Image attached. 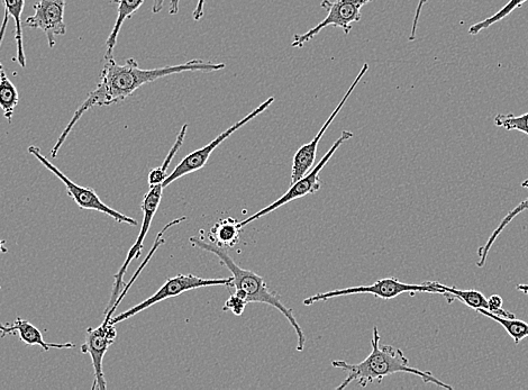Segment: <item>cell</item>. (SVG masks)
<instances>
[{
  "label": "cell",
  "instance_id": "1",
  "mask_svg": "<svg viewBox=\"0 0 528 390\" xmlns=\"http://www.w3.org/2000/svg\"><path fill=\"white\" fill-rule=\"evenodd\" d=\"M106 63L100 75L97 87L91 92L86 101L81 104L72 116L67 128L63 130L57 143L51 150V157L57 158L63 143L74 130L81 117L94 107L109 106L124 102L143 85L153 83L161 78L184 72H215L225 68L224 63H213L202 59H194L182 65L169 66L158 69H141L138 61L127 59L124 65H118L114 57L105 59Z\"/></svg>",
  "mask_w": 528,
  "mask_h": 390
},
{
  "label": "cell",
  "instance_id": "2",
  "mask_svg": "<svg viewBox=\"0 0 528 390\" xmlns=\"http://www.w3.org/2000/svg\"><path fill=\"white\" fill-rule=\"evenodd\" d=\"M380 340L379 330L375 326L371 339L372 351L360 364L353 365L343 360L332 361L334 368L348 373L347 379L336 389H344L353 382H358L361 387H367L369 384L380 383L382 379L398 373L415 375L422 378L424 383L434 384L444 389H453L452 386L441 382L431 373L409 366V360L403 350L393 346H381Z\"/></svg>",
  "mask_w": 528,
  "mask_h": 390
},
{
  "label": "cell",
  "instance_id": "3",
  "mask_svg": "<svg viewBox=\"0 0 528 390\" xmlns=\"http://www.w3.org/2000/svg\"><path fill=\"white\" fill-rule=\"evenodd\" d=\"M191 246L204 250L209 253H213L218 259H220L223 265L232 272L233 287L236 290H242L247 295L248 303H260L266 304L273 308H276L282 315H284L294 328L297 335V351L303 352L306 344V337L302 326L298 323L293 310H290L287 306L282 304L281 299L270 292L266 281L256 274V272L245 270L236 263L233 258L229 255V252L225 248L216 246L214 243L206 242L204 239L199 237H191L189 239Z\"/></svg>",
  "mask_w": 528,
  "mask_h": 390
},
{
  "label": "cell",
  "instance_id": "4",
  "mask_svg": "<svg viewBox=\"0 0 528 390\" xmlns=\"http://www.w3.org/2000/svg\"><path fill=\"white\" fill-rule=\"evenodd\" d=\"M415 293L445 295L442 289L435 287L432 284V281H427V283L422 285H409L402 283V281L398 280L397 278H385L380 279L376 281L375 284L368 286L336 289L331 290V292L316 294L312 297L304 299L303 304L305 306H312L315 303L329 301V299L332 298L359 294H370L377 298L386 299V301H389V299H394L402 294Z\"/></svg>",
  "mask_w": 528,
  "mask_h": 390
},
{
  "label": "cell",
  "instance_id": "5",
  "mask_svg": "<svg viewBox=\"0 0 528 390\" xmlns=\"http://www.w3.org/2000/svg\"><path fill=\"white\" fill-rule=\"evenodd\" d=\"M352 138V132L343 131L340 135V138L334 142L332 148L327 151L322 160L318 162L317 165L311 171H308L307 174L303 178L297 180L296 183L291 184L287 192L280 198H278L276 202H273L269 206L264 207L263 210L258 211L256 214H253L249 217L248 220H243L242 222H239L240 228L243 229L244 226H247L248 224L254 221L260 220L261 217L278 210V208L281 206L294 202L295 199L303 198L307 195H313L317 192H320V189L322 187L320 179L321 171L324 169L327 163H329V161L332 159L335 152L339 150L341 145Z\"/></svg>",
  "mask_w": 528,
  "mask_h": 390
},
{
  "label": "cell",
  "instance_id": "6",
  "mask_svg": "<svg viewBox=\"0 0 528 390\" xmlns=\"http://www.w3.org/2000/svg\"><path fill=\"white\" fill-rule=\"evenodd\" d=\"M214 286L233 287V277L223 279H205L194 275H177L176 277L169 278L156 294H153L148 299H145V301L142 303L130 308V310L115 316L114 319L112 317L111 323L116 325L123 321L129 320L131 317L148 310V308L153 305L166 301V299L190 292V290Z\"/></svg>",
  "mask_w": 528,
  "mask_h": 390
},
{
  "label": "cell",
  "instance_id": "7",
  "mask_svg": "<svg viewBox=\"0 0 528 390\" xmlns=\"http://www.w3.org/2000/svg\"><path fill=\"white\" fill-rule=\"evenodd\" d=\"M29 153L38 159L45 168L49 169L54 176H57L62 183L65 184L68 195L74 199V202L79 206L80 210L104 213L109 217H112V219L118 223H125L131 226L139 225V223L132 219V217L126 216L106 205L102 199L99 198L93 188L80 186L74 183V181H72L67 175L63 174L60 169L43 156L40 148L31 145Z\"/></svg>",
  "mask_w": 528,
  "mask_h": 390
},
{
  "label": "cell",
  "instance_id": "8",
  "mask_svg": "<svg viewBox=\"0 0 528 390\" xmlns=\"http://www.w3.org/2000/svg\"><path fill=\"white\" fill-rule=\"evenodd\" d=\"M371 0H323L321 7L327 12L324 20L304 34H295L291 43L293 48H303L304 45L312 41L316 35L320 34L325 27H340L345 35L352 30V24L361 21V9L370 3Z\"/></svg>",
  "mask_w": 528,
  "mask_h": 390
},
{
  "label": "cell",
  "instance_id": "9",
  "mask_svg": "<svg viewBox=\"0 0 528 390\" xmlns=\"http://www.w3.org/2000/svg\"><path fill=\"white\" fill-rule=\"evenodd\" d=\"M275 101V97H269L267 101L258 106L256 110L245 116L244 119L238 123L232 125L231 128L225 130L222 134L218 135L216 139L209 142L205 147L189 153L188 156L180 161L179 165L171 172V175L167 177L162 186L166 188L172 183H175L176 180L203 169L209 158H211L212 153L220 147L225 140L229 139L233 133L243 128L244 125H247L249 122L256 119L260 114L266 112Z\"/></svg>",
  "mask_w": 528,
  "mask_h": 390
},
{
  "label": "cell",
  "instance_id": "10",
  "mask_svg": "<svg viewBox=\"0 0 528 390\" xmlns=\"http://www.w3.org/2000/svg\"><path fill=\"white\" fill-rule=\"evenodd\" d=\"M163 189H165V187H163L162 185L152 186L150 187V190L147 195H145L143 198L141 206L143 212V222L141 226V231L139 233L138 239H136L135 243L133 244L129 255H127L123 266L120 270H118L117 274L114 277L115 283L113 287L111 302L108 303L105 314L109 310H111V308L115 305L118 296H120L122 289L125 286L124 276L126 274L127 269H129L131 262L134 259H139L141 256L144 240L145 238H147L154 216H156L159 210V206L161 204Z\"/></svg>",
  "mask_w": 528,
  "mask_h": 390
},
{
  "label": "cell",
  "instance_id": "11",
  "mask_svg": "<svg viewBox=\"0 0 528 390\" xmlns=\"http://www.w3.org/2000/svg\"><path fill=\"white\" fill-rule=\"evenodd\" d=\"M117 339V331L111 320L104 319L98 328H89L86 332V340L80 351L87 353L93 360L95 380L91 389L105 390L106 380L103 371V361L108 349L113 346Z\"/></svg>",
  "mask_w": 528,
  "mask_h": 390
},
{
  "label": "cell",
  "instance_id": "12",
  "mask_svg": "<svg viewBox=\"0 0 528 390\" xmlns=\"http://www.w3.org/2000/svg\"><path fill=\"white\" fill-rule=\"evenodd\" d=\"M67 0H39L34 5V14L27 17L24 26L40 30L47 35L49 47H56V36L65 35V9Z\"/></svg>",
  "mask_w": 528,
  "mask_h": 390
},
{
  "label": "cell",
  "instance_id": "13",
  "mask_svg": "<svg viewBox=\"0 0 528 390\" xmlns=\"http://www.w3.org/2000/svg\"><path fill=\"white\" fill-rule=\"evenodd\" d=\"M368 70V63H364L362 69L359 72V75L353 81V84L349 88L348 92L345 93L340 104L336 106L334 112L324 123L320 132H318V134L311 142L303 145V147H300L295 153L293 161V171H291V184L296 183L297 180L303 178L308 171H311L314 168V163L317 157L318 144H320L323 135L325 134L327 129L330 128L331 124L335 120V117L339 115L345 103L348 102V99L353 94L354 89L357 88V86L360 84V81L363 79L364 76H366Z\"/></svg>",
  "mask_w": 528,
  "mask_h": 390
},
{
  "label": "cell",
  "instance_id": "14",
  "mask_svg": "<svg viewBox=\"0 0 528 390\" xmlns=\"http://www.w3.org/2000/svg\"><path fill=\"white\" fill-rule=\"evenodd\" d=\"M7 334H18V337H20L26 346H39L44 351H49L51 349H74L76 347L75 344L71 342L63 344L45 342L42 332L29 321L21 319V317H17V320L13 325L0 323V337L5 338Z\"/></svg>",
  "mask_w": 528,
  "mask_h": 390
},
{
  "label": "cell",
  "instance_id": "15",
  "mask_svg": "<svg viewBox=\"0 0 528 390\" xmlns=\"http://www.w3.org/2000/svg\"><path fill=\"white\" fill-rule=\"evenodd\" d=\"M145 0H114L118 7V15L111 35L106 41L105 59L113 57V52L117 42L118 35H120L122 26L126 20L139 11Z\"/></svg>",
  "mask_w": 528,
  "mask_h": 390
},
{
  "label": "cell",
  "instance_id": "16",
  "mask_svg": "<svg viewBox=\"0 0 528 390\" xmlns=\"http://www.w3.org/2000/svg\"><path fill=\"white\" fill-rule=\"evenodd\" d=\"M241 231L239 222L229 217L215 223L209 233V240L218 247L233 248L240 241Z\"/></svg>",
  "mask_w": 528,
  "mask_h": 390
},
{
  "label": "cell",
  "instance_id": "17",
  "mask_svg": "<svg viewBox=\"0 0 528 390\" xmlns=\"http://www.w3.org/2000/svg\"><path fill=\"white\" fill-rule=\"evenodd\" d=\"M5 11L13 17L15 22V41L17 47L16 61L22 68L26 67V57L23 43L22 15L25 7V0H4Z\"/></svg>",
  "mask_w": 528,
  "mask_h": 390
},
{
  "label": "cell",
  "instance_id": "18",
  "mask_svg": "<svg viewBox=\"0 0 528 390\" xmlns=\"http://www.w3.org/2000/svg\"><path fill=\"white\" fill-rule=\"evenodd\" d=\"M522 187L528 189V178L523 181ZM528 210V197L525 199L524 202L521 204H518L514 210L509 212L502 222L498 225V228L491 233L490 238L485 243L484 247H481L478 251L479 261H478V267L482 268L485 266V263L487 261L489 252L491 247L494 246V243L498 239L499 235L502 234V232L507 228V225L511 223L517 215H520L521 213Z\"/></svg>",
  "mask_w": 528,
  "mask_h": 390
},
{
  "label": "cell",
  "instance_id": "19",
  "mask_svg": "<svg viewBox=\"0 0 528 390\" xmlns=\"http://www.w3.org/2000/svg\"><path fill=\"white\" fill-rule=\"evenodd\" d=\"M20 102V96H18L17 89L11 80L6 76L5 70L0 76V108L6 117V120L11 123L15 108Z\"/></svg>",
  "mask_w": 528,
  "mask_h": 390
},
{
  "label": "cell",
  "instance_id": "20",
  "mask_svg": "<svg viewBox=\"0 0 528 390\" xmlns=\"http://www.w3.org/2000/svg\"><path fill=\"white\" fill-rule=\"evenodd\" d=\"M479 314L485 315L488 319L502 325L509 337L513 338L515 344H520L524 339L528 338V323L515 319H506V317L497 316L490 313L485 308H478L476 310Z\"/></svg>",
  "mask_w": 528,
  "mask_h": 390
},
{
  "label": "cell",
  "instance_id": "21",
  "mask_svg": "<svg viewBox=\"0 0 528 390\" xmlns=\"http://www.w3.org/2000/svg\"><path fill=\"white\" fill-rule=\"evenodd\" d=\"M432 284L442 289L445 295H452L454 298L459 299L460 302L472 308V310L476 311L478 308L488 310V299L478 292V290H461L436 283V281H432Z\"/></svg>",
  "mask_w": 528,
  "mask_h": 390
},
{
  "label": "cell",
  "instance_id": "22",
  "mask_svg": "<svg viewBox=\"0 0 528 390\" xmlns=\"http://www.w3.org/2000/svg\"><path fill=\"white\" fill-rule=\"evenodd\" d=\"M187 130H188V124H185L184 126H182V129L177 136L174 147H172L171 150L169 151L168 156L166 157V160L163 161L162 163V166L150 171V174H149L150 187L162 185L163 183H165V180L169 176L167 174L168 168L171 165L172 159L175 158L176 154L182 147V144H184Z\"/></svg>",
  "mask_w": 528,
  "mask_h": 390
},
{
  "label": "cell",
  "instance_id": "23",
  "mask_svg": "<svg viewBox=\"0 0 528 390\" xmlns=\"http://www.w3.org/2000/svg\"><path fill=\"white\" fill-rule=\"evenodd\" d=\"M527 0H509V3L504 6L498 13L493 16L486 18L485 21L479 22L475 25L470 26L469 34L477 35L482 31L489 29L490 26L503 21L505 17L511 15L515 9L522 7Z\"/></svg>",
  "mask_w": 528,
  "mask_h": 390
},
{
  "label": "cell",
  "instance_id": "24",
  "mask_svg": "<svg viewBox=\"0 0 528 390\" xmlns=\"http://www.w3.org/2000/svg\"><path fill=\"white\" fill-rule=\"evenodd\" d=\"M495 125L507 131H518L528 135V112L515 116L513 114H498Z\"/></svg>",
  "mask_w": 528,
  "mask_h": 390
},
{
  "label": "cell",
  "instance_id": "25",
  "mask_svg": "<svg viewBox=\"0 0 528 390\" xmlns=\"http://www.w3.org/2000/svg\"><path fill=\"white\" fill-rule=\"evenodd\" d=\"M248 304L249 303L245 301L244 298L234 293L233 295L230 296L229 299H227L223 307V311L224 312L230 311L235 316H241L244 313L245 308H247Z\"/></svg>",
  "mask_w": 528,
  "mask_h": 390
},
{
  "label": "cell",
  "instance_id": "26",
  "mask_svg": "<svg viewBox=\"0 0 528 390\" xmlns=\"http://www.w3.org/2000/svg\"><path fill=\"white\" fill-rule=\"evenodd\" d=\"M488 311L497 316L506 317V319H515V315L507 312L503 308V298L498 295H493L488 298Z\"/></svg>",
  "mask_w": 528,
  "mask_h": 390
},
{
  "label": "cell",
  "instance_id": "27",
  "mask_svg": "<svg viewBox=\"0 0 528 390\" xmlns=\"http://www.w3.org/2000/svg\"><path fill=\"white\" fill-rule=\"evenodd\" d=\"M426 2H427V0H420V2H418L417 8H416V12H415V17H414V22H413V26H412L411 35H409V41H414L416 39V32H417L418 22H420L422 9L425 6Z\"/></svg>",
  "mask_w": 528,
  "mask_h": 390
},
{
  "label": "cell",
  "instance_id": "28",
  "mask_svg": "<svg viewBox=\"0 0 528 390\" xmlns=\"http://www.w3.org/2000/svg\"><path fill=\"white\" fill-rule=\"evenodd\" d=\"M9 17L11 16H9V14L5 11L3 23L2 25H0V48H2V44L5 38V33L7 30ZM3 70L4 68H3L2 62H0V76H2Z\"/></svg>",
  "mask_w": 528,
  "mask_h": 390
},
{
  "label": "cell",
  "instance_id": "29",
  "mask_svg": "<svg viewBox=\"0 0 528 390\" xmlns=\"http://www.w3.org/2000/svg\"><path fill=\"white\" fill-rule=\"evenodd\" d=\"M206 0H198L197 6L193 13L194 20L199 22L204 17V7Z\"/></svg>",
  "mask_w": 528,
  "mask_h": 390
},
{
  "label": "cell",
  "instance_id": "30",
  "mask_svg": "<svg viewBox=\"0 0 528 390\" xmlns=\"http://www.w3.org/2000/svg\"><path fill=\"white\" fill-rule=\"evenodd\" d=\"M180 0H171L169 13L170 15H176L179 12Z\"/></svg>",
  "mask_w": 528,
  "mask_h": 390
},
{
  "label": "cell",
  "instance_id": "31",
  "mask_svg": "<svg viewBox=\"0 0 528 390\" xmlns=\"http://www.w3.org/2000/svg\"><path fill=\"white\" fill-rule=\"evenodd\" d=\"M516 289L518 290V292L528 295V285H525V284L517 285Z\"/></svg>",
  "mask_w": 528,
  "mask_h": 390
},
{
  "label": "cell",
  "instance_id": "32",
  "mask_svg": "<svg viewBox=\"0 0 528 390\" xmlns=\"http://www.w3.org/2000/svg\"><path fill=\"white\" fill-rule=\"evenodd\" d=\"M2 253H8V249L6 248V241L0 239V255H2Z\"/></svg>",
  "mask_w": 528,
  "mask_h": 390
}]
</instances>
